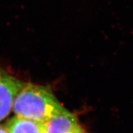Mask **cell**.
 <instances>
[{"mask_svg": "<svg viewBox=\"0 0 133 133\" xmlns=\"http://www.w3.org/2000/svg\"><path fill=\"white\" fill-rule=\"evenodd\" d=\"M13 111L15 115L43 123L68 112L50 88L32 83H25L19 91Z\"/></svg>", "mask_w": 133, "mask_h": 133, "instance_id": "cell-1", "label": "cell"}, {"mask_svg": "<svg viewBox=\"0 0 133 133\" xmlns=\"http://www.w3.org/2000/svg\"><path fill=\"white\" fill-rule=\"evenodd\" d=\"M24 84L0 66V121L10 115L15 98Z\"/></svg>", "mask_w": 133, "mask_h": 133, "instance_id": "cell-2", "label": "cell"}, {"mask_svg": "<svg viewBox=\"0 0 133 133\" xmlns=\"http://www.w3.org/2000/svg\"><path fill=\"white\" fill-rule=\"evenodd\" d=\"M8 133H46L47 123L14 115L5 124Z\"/></svg>", "mask_w": 133, "mask_h": 133, "instance_id": "cell-3", "label": "cell"}, {"mask_svg": "<svg viewBox=\"0 0 133 133\" xmlns=\"http://www.w3.org/2000/svg\"><path fill=\"white\" fill-rule=\"evenodd\" d=\"M78 125L77 118L68 111L47 122L46 133H70Z\"/></svg>", "mask_w": 133, "mask_h": 133, "instance_id": "cell-4", "label": "cell"}, {"mask_svg": "<svg viewBox=\"0 0 133 133\" xmlns=\"http://www.w3.org/2000/svg\"><path fill=\"white\" fill-rule=\"evenodd\" d=\"M70 133H87L84 129L81 127V125H78Z\"/></svg>", "mask_w": 133, "mask_h": 133, "instance_id": "cell-5", "label": "cell"}, {"mask_svg": "<svg viewBox=\"0 0 133 133\" xmlns=\"http://www.w3.org/2000/svg\"><path fill=\"white\" fill-rule=\"evenodd\" d=\"M0 133H8L7 129L5 128V127L3 126H0Z\"/></svg>", "mask_w": 133, "mask_h": 133, "instance_id": "cell-6", "label": "cell"}]
</instances>
